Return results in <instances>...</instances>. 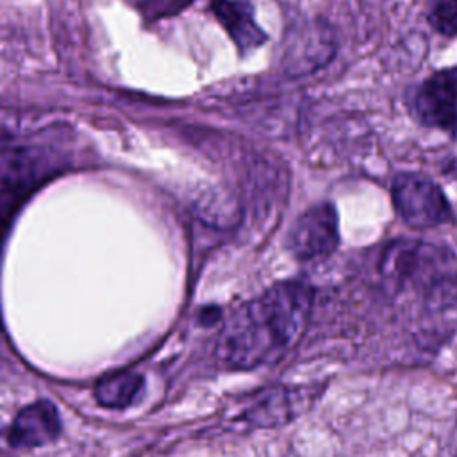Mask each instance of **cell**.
Wrapping results in <instances>:
<instances>
[{
  "instance_id": "cell-16",
  "label": "cell",
  "mask_w": 457,
  "mask_h": 457,
  "mask_svg": "<svg viewBox=\"0 0 457 457\" xmlns=\"http://www.w3.org/2000/svg\"><path fill=\"white\" fill-rule=\"evenodd\" d=\"M0 457H14L12 453H7V452H0Z\"/></svg>"
},
{
  "instance_id": "cell-4",
  "label": "cell",
  "mask_w": 457,
  "mask_h": 457,
  "mask_svg": "<svg viewBox=\"0 0 457 457\" xmlns=\"http://www.w3.org/2000/svg\"><path fill=\"white\" fill-rule=\"evenodd\" d=\"M339 243V216L332 202H320L305 209L286 236L287 252L302 262L330 257Z\"/></svg>"
},
{
  "instance_id": "cell-7",
  "label": "cell",
  "mask_w": 457,
  "mask_h": 457,
  "mask_svg": "<svg viewBox=\"0 0 457 457\" xmlns=\"http://www.w3.org/2000/svg\"><path fill=\"white\" fill-rule=\"evenodd\" d=\"M316 395L320 393H316L312 386H271L255 395L245 409V418L253 427L284 425L305 412L312 405Z\"/></svg>"
},
{
  "instance_id": "cell-10",
  "label": "cell",
  "mask_w": 457,
  "mask_h": 457,
  "mask_svg": "<svg viewBox=\"0 0 457 457\" xmlns=\"http://www.w3.org/2000/svg\"><path fill=\"white\" fill-rule=\"evenodd\" d=\"M211 9L239 50L257 48L266 39V34L255 23L250 4L241 0H212Z\"/></svg>"
},
{
  "instance_id": "cell-14",
  "label": "cell",
  "mask_w": 457,
  "mask_h": 457,
  "mask_svg": "<svg viewBox=\"0 0 457 457\" xmlns=\"http://www.w3.org/2000/svg\"><path fill=\"white\" fill-rule=\"evenodd\" d=\"M443 173H445V175H446V177H448V179L457 186V157L446 162V166H445Z\"/></svg>"
},
{
  "instance_id": "cell-11",
  "label": "cell",
  "mask_w": 457,
  "mask_h": 457,
  "mask_svg": "<svg viewBox=\"0 0 457 457\" xmlns=\"http://www.w3.org/2000/svg\"><path fill=\"white\" fill-rule=\"evenodd\" d=\"M143 389V377L134 371H114L95 384V398L105 409L132 405Z\"/></svg>"
},
{
  "instance_id": "cell-8",
  "label": "cell",
  "mask_w": 457,
  "mask_h": 457,
  "mask_svg": "<svg viewBox=\"0 0 457 457\" xmlns=\"http://www.w3.org/2000/svg\"><path fill=\"white\" fill-rule=\"evenodd\" d=\"M439 257V250L416 239H395L384 246L378 257V271L395 282H407L428 270Z\"/></svg>"
},
{
  "instance_id": "cell-6",
  "label": "cell",
  "mask_w": 457,
  "mask_h": 457,
  "mask_svg": "<svg viewBox=\"0 0 457 457\" xmlns=\"http://www.w3.org/2000/svg\"><path fill=\"white\" fill-rule=\"evenodd\" d=\"M418 120L457 137V68L439 70L414 93Z\"/></svg>"
},
{
  "instance_id": "cell-9",
  "label": "cell",
  "mask_w": 457,
  "mask_h": 457,
  "mask_svg": "<svg viewBox=\"0 0 457 457\" xmlns=\"http://www.w3.org/2000/svg\"><path fill=\"white\" fill-rule=\"evenodd\" d=\"M59 432L61 418L55 405L37 400L18 412L9 428V443L16 448H36L52 443Z\"/></svg>"
},
{
  "instance_id": "cell-2",
  "label": "cell",
  "mask_w": 457,
  "mask_h": 457,
  "mask_svg": "<svg viewBox=\"0 0 457 457\" xmlns=\"http://www.w3.org/2000/svg\"><path fill=\"white\" fill-rule=\"evenodd\" d=\"M62 168L57 154L36 146L0 154V223L9 221L21 202Z\"/></svg>"
},
{
  "instance_id": "cell-13",
  "label": "cell",
  "mask_w": 457,
  "mask_h": 457,
  "mask_svg": "<svg viewBox=\"0 0 457 457\" xmlns=\"http://www.w3.org/2000/svg\"><path fill=\"white\" fill-rule=\"evenodd\" d=\"M430 25L443 36H457V0H430Z\"/></svg>"
},
{
  "instance_id": "cell-5",
  "label": "cell",
  "mask_w": 457,
  "mask_h": 457,
  "mask_svg": "<svg viewBox=\"0 0 457 457\" xmlns=\"http://www.w3.org/2000/svg\"><path fill=\"white\" fill-rule=\"evenodd\" d=\"M336 52L334 30L323 20L295 27L284 45L282 68L291 77H300L325 66Z\"/></svg>"
},
{
  "instance_id": "cell-15",
  "label": "cell",
  "mask_w": 457,
  "mask_h": 457,
  "mask_svg": "<svg viewBox=\"0 0 457 457\" xmlns=\"http://www.w3.org/2000/svg\"><path fill=\"white\" fill-rule=\"evenodd\" d=\"M148 2H154L155 5H159V4H162V0H148ZM179 0H166V4H177Z\"/></svg>"
},
{
  "instance_id": "cell-12",
  "label": "cell",
  "mask_w": 457,
  "mask_h": 457,
  "mask_svg": "<svg viewBox=\"0 0 457 457\" xmlns=\"http://www.w3.org/2000/svg\"><path fill=\"white\" fill-rule=\"evenodd\" d=\"M430 309H450L457 303V275L434 277L425 293Z\"/></svg>"
},
{
  "instance_id": "cell-1",
  "label": "cell",
  "mask_w": 457,
  "mask_h": 457,
  "mask_svg": "<svg viewBox=\"0 0 457 457\" xmlns=\"http://www.w3.org/2000/svg\"><path fill=\"white\" fill-rule=\"evenodd\" d=\"M314 305V289L303 280H284L237 307L225 321L218 359L236 370L280 361L302 339Z\"/></svg>"
},
{
  "instance_id": "cell-3",
  "label": "cell",
  "mask_w": 457,
  "mask_h": 457,
  "mask_svg": "<svg viewBox=\"0 0 457 457\" xmlns=\"http://www.w3.org/2000/svg\"><path fill=\"white\" fill-rule=\"evenodd\" d=\"M391 200L403 223L416 230H428L453 220L443 189L421 173L396 175L391 184Z\"/></svg>"
}]
</instances>
